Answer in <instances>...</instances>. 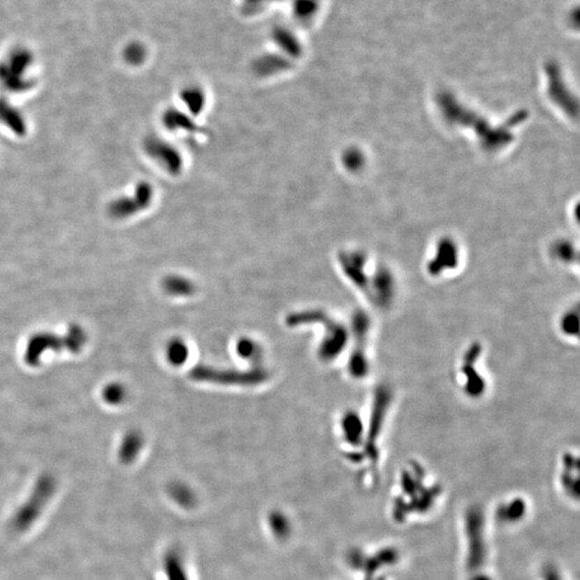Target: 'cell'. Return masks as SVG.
Returning a JSON list of instances; mask_svg holds the SVG:
<instances>
[{
    "mask_svg": "<svg viewBox=\"0 0 580 580\" xmlns=\"http://www.w3.org/2000/svg\"><path fill=\"white\" fill-rule=\"evenodd\" d=\"M483 353L481 342H473L464 349L458 365L457 381L460 389L471 400L483 399L487 393V376L481 369Z\"/></svg>",
    "mask_w": 580,
    "mask_h": 580,
    "instance_id": "obj_1",
    "label": "cell"
},
{
    "mask_svg": "<svg viewBox=\"0 0 580 580\" xmlns=\"http://www.w3.org/2000/svg\"><path fill=\"white\" fill-rule=\"evenodd\" d=\"M86 343V333L79 326H72L64 337L40 332L31 337L26 346L25 361L31 367H36L41 359V356L47 351H69L78 353L81 351Z\"/></svg>",
    "mask_w": 580,
    "mask_h": 580,
    "instance_id": "obj_2",
    "label": "cell"
},
{
    "mask_svg": "<svg viewBox=\"0 0 580 580\" xmlns=\"http://www.w3.org/2000/svg\"><path fill=\"white\" fill-rule=\"evenodd\" d=\"M342 429L346 442L353 445H359L363 442L367 433V426L363 423L361 416L357 413H346L342 420Z\"/></svg>",
    "mask_w": 580,
    "mask_h": 580,
    "instance_id": "obj_3",
    "label": "cell"
},
{
    "mask_svg": "<svg viewBox=\"0 0 580 580\" xmlns=\"http://www.w3.org/2000/svg\"><path fill=\"white\" fill-rule=\"evenodd\" d=\"M558 331L567 341L579 339V305H573L565 310L558 319Z\"/></svg>",
    "mask_w": 580,
    "mask_h": 580,
    "instance_id": "obj_4",
    "label": "cell"
},
{
    "mask_svg": "<svg viewBox=\"0 0 580 580\" xmlns=\"http://www.w3.org/2000/svg\"><path fill=\"white\" fill-rule=\"evenodd\" d=\"M142 443H143V441H142L141 434L139 432H127L125 437L122 440L121 447H119V458H121L122 461H131L139 453Z\"/></svg>",
    "mask_w": 580,
    "mask_h": 580,
    "instance_id": "obj_5",
    "label": "cell"
},
{
    "mask_svg": "<svg viewBox=\"0 0 580 580\" xmlns=\"http://www.w3.org/2000/svg\"><path fill=\"white\" fill-rule=\"evenodd\" d=\"M103 397L107 403L119 405L126 398L125 387L119 383L109 384L103 389Z\"/></svg>",
    "mask_w": 580,
    "mask_h": 580,
    "instance_id": "obj_6",
    "label": "cell"
},
{
    "mask_svg": "<svg viewBox=\"0 0 580 580\" xmlns=\"http://www.w3.org/2000/svg\"><path fill=\"white\" fill-rule=\"evenodd\" d=\"M167 356L170 361L174 365H179L182 361L186 360V347L180 342H172L167 349Z\"/></svg>",
    "mask_w": 580,
    "mask_h": 580,
    "instance_id": "obj_7",
    "label": "cell"
}]
</instances>
